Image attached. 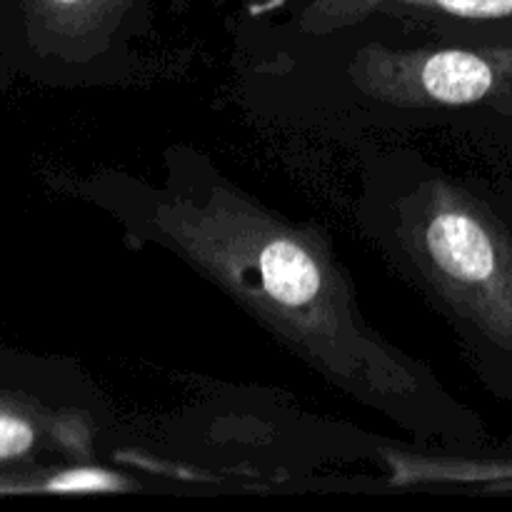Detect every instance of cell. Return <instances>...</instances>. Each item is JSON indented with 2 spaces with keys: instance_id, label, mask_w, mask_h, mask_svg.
<instances>
[{
  "instance_id": "6da1fadb",
  "label": "cell",
  "mask_w": 512,
  "mask_h": 512,
  "mask_svg": "<svg viewBox=\"0 0 512 512\" xmlns=\"http://www.w3.org/2000/svg\"><path fill=\"white\" fill-rule=\"evenodd\" d=\"M153 223L190 268L345 393L395 418L423 393L418 370L363 323L353 288L318 233L225 185L205 198H163Z\"/></svg>"
},
{
  "instance_id": "7a4b0ae2",
  "label": "cell",
  "mask_w": 512,
  "mask_h": 512,
  "mask_svg": "<svg viewBox=\"0 0 512 512\" xmlns=\"http://www.w3.org/2000/svg\"><path fill=\"white\" fill-rule=\"evenodd\" d=\"M400 240L460 318L512 348V238L478 198L443 178L425 180L400 205Z\"/></svg>"
},
{
  "instance_id": "3957f363",
  "label": "cell",
  "mask_w": 512,
  "mask_h": 512,
  "mask_svg": "<svg viewBox=\"0 0 512 512\" xmlns=\"http://www.w3.org/2000/svg\"><path fill=\"white\" fill-rule=\"evenodd\" d=\"M348 73L360 93L398 108L488 103L512 93V50L365 45Z\"/></svg>"
},
{
  "instance_id": "277c9868",
  "label": "cell",
  "mask_w": 512,
  "mask_h": 512,
  "mask_svg": "<svg viewBox=\"0 0 512 512\" xmlns=\"http://www.w3.org/2000/svg\"><path fill=\"white\" fill-rule=\"evenodd\" d=\"M48 18L58 20L68 35L98 40L113 35L135 0H38Z\"/></svg>"
},
{
  "instance_id": "5b68a950",
  "label": "cell",
  "mask_w": 512,
  "mask_h": 512,
  "mask_svg": "<svg viewBox=\"0 0 512 512\" xmlns=\"http://www.w3.org/2000/svg\"><path fill=\"white\" fill-rule=\"evenodd\" d=\"M383 10H410L460 20H505L512 18V0H388Z\"/></svg>"
},
{
  "instance_id": "8992f818",
  "label": "cell",
  "mask_w": 512,
  "mask_h": 512,
  "mask_svg": "<svg viewBox=\"0 0 512 512\" xmlns=\"http://www.w3.org/2000/svg\"><path fill=\"white\" fill-rule=\"evenodd\" d=\"M35 443V430L28 420L18 415L0 413V460L18 458L28 453Z\"/></svg>"
}]
</instances>
